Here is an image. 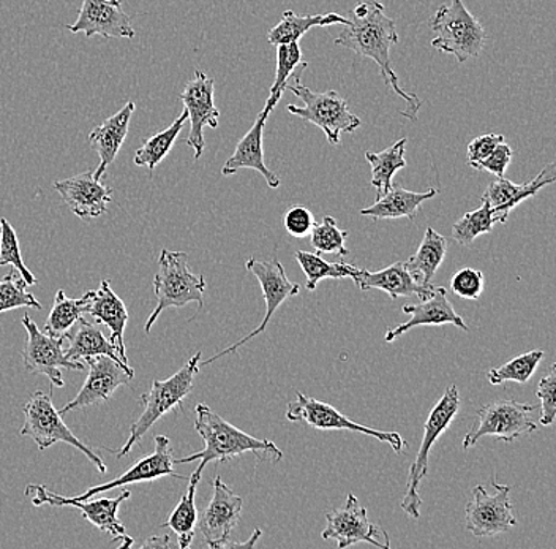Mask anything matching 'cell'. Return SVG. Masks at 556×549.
<instances>
[{
  "label": "cell",
  "mask_w": 556,
  "mask_h": 549,
  "mask_svg": "<svg viewBox=\"0 0 556 549\" xmlns=\"http://www.w3.org/2000/svg\"><path fill=\"white\" fill-rule=\"evenodd\" d=\"M556 180L555 163H548L544 170L533 180L516 184L506 177H498L486 187L484 197L492 208L493 214L498 219L500 224H506L510 211L516 210L520 203L528 198L536 196L539 190L545 186H551Z\"/></svg>",
  "instance_id": "603a6c76"
},
{
  "label": "cell",
  "mask_w": 556,
  "mask_h": 549,
  "mask_svg": "<svg viewBox=\"0 0 556 549\" xmlns=\"http://www.w3.org/2000/svg\"><path fill=\"white\" fill-rule=\"evenodd\" d=\"M7 265L15 267L27 287L38 283L37 277L30 273L21 255L20 239H17L15 228L7 219L2 217L0 219V266Z\"/></svg>",
  "instance_id": "ab89813d"
},
{
  "label": "cell",
  "mask_w": 556,
  "mask_h": 549,
  "mask_svg": "<svg viewBox=\"0 0 556 549\" xmlns=\"http://www.w3.org/2000/svg\"><path fill=\"white\" fill-rule=\"evenodd\" d=\"M538 404H521L516 399L490 402L478 410L471 431L465 436L464 450L475 447L482 437L492 436L503 442H514L520 436L538 429Z\"/></svg>",
  "instance_id": "9c48e42d"
},
{
  "label": "cell",
  "mask_w": 556,
  "mask_h": 549,
  "mask_svg": "<svg viewBox=\"0 0 556 549\" xmlns=\"http://www.w3.org/2000/svg\"><path fill=\"white\" fill-rule=\"evenodd\" d=\"M333 24H343L346 26L348 18L339 13H326V15H295L293 10H287L281 16L280 23L269 30L267 40L270 45L298 43L312 27L333 26Z\"/></svg>",
  "instance_id": "4dcf8cb0"
},
{
  "label": "cell",
  "mask_w": 556,
  "mask_h": 549,
  "mask_svg": "<svg viewBox=\"0 0 556 549\" xmlns=\"http://www.w3.org/2000/svg\"><path fill=\"white\" fill-rule=\"evenodd\" d=\"M307 62L302 58L301 47L299 43L277 45V68L276 79H274L273 88L269 90V99L264 105L263 113H273L274 108L278 105L285 90L288 88L290 76L293 75L295 68L307 67Z\"/></svg>",
  "instance_id": "d590c367"
},
{
  "label": "cell",
  "mask_w": 556,
  "mask_h": 549,
  "mask_svg": "<svg viewBox=\"0 0 556 549\" xmlns=\"http://www.w3.org/2000/svg\"><path fill=\"white\" fill-rule=\"evenodd\" d=\"M156 305L146 322L144 333L149 335L152 326L165 309L184 308L190 302L204 305L206 279L201 274L191 273L189 255L186 252H173L163 249L159 257V273L154 279Z\"/></svg>",
  "instance_id": "277c9868"
},
{
  "label": "cell",
  "mask_w": 556,
  "mask_h": 549,
  "mask_svg": "<svg viewBox=\"0 0 556 549\" xmlns=\"http://www.w3.org/2000/svg\"><path fill=\"white\" fill-rule=\"evenodd\" d=\"M460 392L455 388V385H451L444 392L443 398L438 401V404L430 412L429 419H427L422 444H420L419 451H417L415 462L409 467L405 496H403L402 503H400L403 512L413 520H419L420 516L422 499L419 496V488L422 479L429 474L430 451H432L437 440L440 439L441 434L446 433L452 420L460 410Z\"/></svg>",
  "instance_id": "ba28073f"
},
{
  "label": "cell",
  "mask_w": 556,
  "mask_h": 549,
  "mask_svg": "<svg viewBox=\"0 0 556 549\" xmlns=\"http://www.w3.org/2000/svg\"><path fill=\"white\" fill-rule=\"evenodd\" d=\"M169 535H163V537H151L141 545V548H169Z\"/></svg>",
  "instance_id": "c3c4849f"
},
{
  "label": "cell",
  "mask_w": 556,
  "mask_h": 549,
  "mask_svg": "<svg viewBox=\"0 0 556 549\" xmlns=\"http://www.w3.org/2000/svg\"><path fill=\"white\" fill-rule=\"evenodd\" d=\"M451 287L462 300H478L484 291V274L475 267H464L452 276Z\"/></svg>",
  "instance_id": "ee69618b"
},
{
  "label": "cell",
  "mask_w": 556,
  "mask_h": 549,
  "mask_svg": "<svg viewBox=\"0 0 556 549\" xmlns=\"http://www.w3.org/2000/svg\"><path fill=\"white\" fill-rule=\"evenodd\" d=\"M214 90V79L208 78L203 71H194L193 79L187 83L186 89L180 93L184 110L189 114L191 124L187 145L193 149L194 160L200 159L206 149L204 127L217 128L220 120V111L215 107Z\"/></svg>",
  "instance_id": "e0dca14e"
},
{
  "label": "cell",
  "mask_w": 556,
  "mask_h": 549,
  "mask_svg": "<svg viewBox=\"0 0 556 549\" xmlns=\"http://www.w3.org/2000/svg\"><path fill=\"white\" fill-rule=\"evenodd\" d=\"M26 496L33 500L35 507H75L92 526L111 535L113 541H121V548H128L135 544L134 538L128 537L124 524L117 517L122 502L130 499V491L122 492L116 499L100 497L96 500H79L76 497L59 496L43 485H27Z\"/></svg>",
  "instance_id": "30bf717a"
},
{
  "label": "cell",
  "mask_w": 556,
  "mask_h": 549,
  "mask_svg": "<svg viewBox=\"0 0 556 549\" xmlns=\"http://www.w3.org/2000/svg\"><path fill=\"white\" fill-rule=\"evenodd\" d=\"M514 158L513 149L506 141L500 142L489 158L482 162L476 163L472 169L481 170V172H489L496 177H503L506 173L507 166L510 165V160Z\"/></svg>",
  "instance_id": "bcb514c9"
},
{
  "label": "cell",
  "mask_w": 556,
  "mask_h": 549,
  "mask_svg": "<svg viewBox=\"0 0 556 549\" xmlns=\"http://www.w3.org/2000/svg\"><path fill=\"white\" fill-rule=\"evenodd\" d=\"M242 507V497L236 495L224 479L215 477L214 496L200 521V531L208 548H225L241 520Z\"/></svg>",
  "instance_id": "ac0fdd59"
},
{
  "label": "cell",
  "mask_w": 556,
  "mask_h": 549,
  "mask_svg": "<svg viewBox=\"0 0 556 549\" xmlns=\"http://www.w3.org/2000/svg\"><path fill=\"white\" fill-rule=\"evenodd\" d=\"M287 420L293 423H304V425L319 431H353V433L365 434V436L375 437L391 445L392 450L400 454L408 448V444L403 440L399 433H389V431L371 429L346 419L342 412H339L332 405L318 399L311 398L304 392L295 391V401L290 402L287 408Z\"/></svg>",
  "instance_id": "8fae6325"
},
{
  "label": "cell",
  "mask_w": 556,
  "mask_h": 549,
  "mask_svg": "<svg viewBox=\"0 0 556 549\" xmlns=\"http://www.w3.org/2000/svg\"><path fill=\"white\" fill-rule=\"evenodd\" d=\"M245 266L247 270H249L256 279H258L261 288H263L264 300H266L267 304L266 315H264L263 322H261L258 328L253 329L250 335L242 337L239 342L232 344L228 349L214 354L211 360L203 361V363L200 361V367L208 366V364L220 360V358L238 352V350L241 349L242 346H245L249 340H252L253 337L266 332L267 325H269V322L273 320L274 314H276L277 309L280 308L285 301L290 300V298L298 297V295L301 294V285L291 283V280L288 279L283 265H281V263L276 259H249L247 260Z\"/></svg>",
  "instance_id": "4fadbf2b"
},
{
  "label": "cell",
  "mask_w": 556,
  "mask_h": 549,
  "mask_svg": "<svg viewBox=\"0 0 556 549\" xmlns=\"http://www.w3.org/2000/svg\"><path fill=\"white\" fill-rule=\"evenodd\" d=\"M64 339L68 340V347L65 349V357L68 360L81 361L97 354H108L114 360H121L116 347L104 337L102 329L83 317L65 333Z\"/></svg>",
  "instance_id": "f1b7e54d"
},
{
  "label": "cell",
  "mask_w": 556,
  "mask_h": 549,
  "mask_svg": "<svg viewBox=\"0 0 556 549\" xmlns=\"http://www.w3.org/2000/svg\"><path fill=\"white\" fill-rule=\"evenodd\" d=\"M545 353L542 350H531V352L520 354L507 361L502 367L490 370L486 374L490 384L502 385L504 382H517V384H527L533 374L536 373L539 364L544 360Z\"/></svg>",
  "instance_id": "f35d334b"
},
{
  "label": "cell",
  "mask_w": 556,
  "mask_h": 549,
  "mask_svg": "<svg viewBox=\"0 0 556 549\" xmlns=\"http://www.w3.org/2000/svg\"><path fill=\"white\" fill-rule=\"evenodd\" d=\"M52 186L72 213L79 219L100 217L106 213L108 204L113 200V189L96 179L93 170H87L67 179L55 180Z\"/></svg>",
  "instance_id": "44dd1931"
},
{
  "label": "cell",
  "mask_w": 556,
  "mask_h": 549,
  "mask_svg": "<svg viewBox=\"0 0 556 549\" xmlns=\"http://www.w3.org/2000/svg\"><path fill=\"white\" fill-rule=\"evenodd\" d=\"M89 366V374L85 385L78 395L61 410V415H67L72 410L90 408V405L104 404L113 398L114 392L124 385L130 384L135 377V371L130 364L122 363L121 360L108 357V354H97L86 360Z\"/></svg>",
  "instance_id": "9a60e30c"
},
{
  "label": "cell",
  "mask_w": 556,
  "mask_h": 549,
  "mask_svg": "<svg viewBox=\"0 0 556 549\" xmlns=\"http://www.w3.org/2000/svg\"><path fill=\"white\" fill-rule=\"evenodd\" d=\"M503 141L506 140H504V135L502 134H485L475 138L468 146L469 165L475 166L476 163L482 162V160L489 158L493 149Z\"/></svg>",
  "instance_id": "7dc6e473"
},
{
  "label": "cell",
  "mask_w": 556,
  "mask_h": 549,
  "mask_svg": "<svg viewBox=\"0 0 556 549\" xmlns=\"http://www.w3.org/2000/svg\"><path fill=\"white\" fill-rule=\"evenodd\" d=\"M20 436L30 437L41 451L59 442L72 445L96 465L100 474H106L102 458L72 433L61 412L54 408L51 392L37 391L30 396L24 405V425L21 426Z\"/></svg>",
  "instance_id": "8992f818"
},
{
  "label": "cell",
  "mask_w": 556,
  "mask_h": 549,
  "mask_svg": "<svg viewBox=\"0 0 556 549\" xmlns=\"http://www.w3.org/2000/svg\"><path fill=\"white\" fill-rule=\"evenodd\" d=\"M189 121V114L184 110L180 116L165 130L159 132L154 137L146 138L141 148L135 154V165L148 166V170L154 172L156 166L165 160L166 155L172 151L174 142L182 132L184 125Z\"/></svg>",
  "instance_id": "e575fe53"
},
{
  "label": "cell",
  "mask_w": 556,
  "mask_h": 549,
  "mask_svg": "<svg viewBox=\"0 0 556 549\" xmlns=\"http://www.w3.org/2000/svg\"><path fill=\"white\" fill-rule=\"evenodd\" d=\"M496 222L498 219L493 214L489 201L482 197V207L479 210L467 213L455 222L452 227V238L460 246H469L479 236L492 232Z\"/></svg>",
  "instance_id": "74e56055"
},
{
  "label": "cell",
  "mask_w": 556,
  "mask_h": 549,
  "mask_svg": "<svg viewBox=\"0 0 556 549\" xmlns=\"http://www.w3.org/2000/svg\"><path fill=\"white\" fill-rule=\"evenodd\" d=\"M267 117H269V114L261 111L255 124L252 125V128L247 132L245 137L236 146L235 154L226 160L224 169H222V175L231 176L238 173L239 170H255V172L263 175L270 189H278L280 187V177L276 173L270 172L266 163H264L263 135Z\"/></svg>",
  "instance_id": "d4e9b609"
},
{
  "label": "cell",
  "mask_w": 556,
  "mask_h": 549,
  "mask_svg": "<svg viewBox=\"0 0 556 549\" xmlns=\"http://www.w3.org/2000/svg\"><path fill=\"white\" fill-rule=\"evenodd\" d=\"M203 471L197 467L189 479V488L182 496L176 509L173 510L172 516L168 517L163 526L168 527L177 535L179 548L187 549L191 547L194 538V527H197L198 512L194 497H197L198 483H200Z\"/></svg>",
  "instance_id": "d6a6232c"
},
{
  "label": "cell",
  "mask_w": 556,
  "mask_h": 549,
  "mask_svg": "<svg viewBox=\"0 0 556 549\" xmlns=\"http://www.w3.org/2000/svg\"><path fill=\"white\" fill-rule=\"evenodd\" d=\"M92 297L93 291H87L85 297L73 300L65 295L64 290H59L45 323V333L52 337H64L65 333L86 314Z\"/></svg>",
  "instance_id": "836d02e7"
},
{
  "label": "cell",
  "mask_w": 556,
  "mask_h": 549,
  "mask_svg": "<svg viewBox=\"0 0 556 549\" xmlns=\"http://www.w3.org/2000/svg\"><path fill=\"white\" fill-rule=\"evenodd\" d=\"M261 537V531L256 529L253 532L252 538H250L249 541H245V544H226L225 548H253L256 545V541L260 540Z\"/></svg>",
  "instance_id": "681fc988"
},
{
  "label": "cell",
  "mask_w": 556,
  "mask_h": 549,
  "mask_svg": "<svg viewBox=\"0 0 556 549\" xmlns=\"http://www.w3.org/2000/svg\"><path fill=\"white\" fill-rule=\"evenodd\" d=\"M285 228L294 238H307L316 225L315 215L302 204H293L283 217Z\"/></svg>",
  "instance_id": "f6af8a7d"
},
{
  "label": "cell",
  "mask_w": 556,
  "mask_h": 549,
  "mask_svg": "<svg viewBox=\"0 0 556 549\" xmlns=\"http://www.w3.org/2000/svg\"><path fill=\"white\" fill-rule=\"evenodd\" d=\"M447 239L437 233L434 228L427 227L422 242L415 255L409 257L405 262L406 270L420 285H432L438 267L443 263L447 253Z\"/></svg>",
  "instance_id": "f546056e"
},
{
  "label": "cell",
  "mask_w": 556,
  "mask_h": 549,
  "mask_svg": "<svg viewBox=\"0 0 556 549\" xmlns=\"http://www.w3.org/2000/svg\"><path fill=\"white\" fill-rule=\"evenodd\" d=\"M194 413H197L194 429L204 440L203 451L174 460V465L200 461L198 469L204 471L208 462H226L241 457L243 453H253L258 461H263L264 457L274 462L283 460V453L276 444L270 440L256 439V437L243 433L239 427L232 426L231 423L217 415L208 405L198 404Z\"/></svg>",
  "instance_id": "7a4b0ae2"
},
{
  "label": "cell",
  "mask_w": 556,
  "mask_h": 549,
  "mask_svg": "<svg viewBox=\"0 0 556 549\" xmlns=\"http://www.w3.org/2000/svg\"><path fill=\"white\" fill-rule=\"evenodd\" d=\"M346 18L345 29L336 38V45L371 59L380 67L386 86L392 88L408 105L405 110L400 111V114L416 121L422 102L415 93H408L402 89L399 76L392 68L391 54H389L391 47L399 43L395 21L386 15L384 5L378 0H361L348 13Z\"/></svg>",
  "instance_id": "6da1fadb"
},
{
  "label": "cell",
  "mask_w": 556,
  "mask_h": 549,
  "mask_svg": "<svg viewBox=\"0 0 556 549\" xmlns=\"http://www.w3.org/2000/svg\"><path fill=\"white\" fill-rule=\"evenodd\" d=\"M350 232L340 230L337 227V221L330 215H326L319 224L313 227L311 233V242L313 249L318 253H337L339 257H346L350 250L345 242Z\"/></svg>",
  "instance_id": "60d3db41"
},
{
  "label": "cell",
  "mask_w": 556,
  "mask_h": 549,
  "mask_svg": "<svg viewBox=\"0 0 556 549\" xmlns=\"http://www.w3.org/2000/svg\"><path fill=\"white\" fill-rule=\"evenodd\" d=\"M26 283L16 273H9L0 280V314L15 311V309L29 308L41 311L43 305L35 300L34 295L27 294Z\"/></svg>",
  "instance_id": "b9f144b4"
},
{
  "label": "cell",
  "mask_w": 556,
  "mask_h": 549,
  "mask_svg": "<svg viewBox=\"0 0 556 549\" xmlns=\"http://www.w3.org/2000/svg\"><path fill=\"white\" fill-rule=\"evenodd\" d=\"M326 529L321 537L325 540H336L337 547L345 549L351 545L370 544L377 548L388 549V534L382 527L375 526L368 521L367 509L361 506L359 499L354 495H348L343 509L330 510L326 513Z\"/></svg>",
  "instance_id": "2e32d148"
},
{
  "label": "cell",
  "mask_w": 556,
  "mask_h": 549,
  "mask_svg": "<svg viewBox=\"0 0 556 549\" xmlns=\"http://www.w3.org/2000/svg\"><path fill=\"white\" fill-rule=\"evenodd\" d=\"M495 495H489L484 486L472 489L471 500L465 507V526L475 537H493L509 532L517 524L510 503V486L493 478Z\"/></svg>",
  "instance_id": "5bb4252c"
},
{
  "label": "cell",
  "mask_w": 556,
  "mask_h": 549,
  "mask_svg": "<svg viewBox=\"0 0 556 549\" xmlns=\"http://www.w3.org/2000/svg\"><path fill=\"white\" fill-rule=\"evenodd\" d=\"M429 24L437 34L432 40L434 50L455 55L460 64L478 58L484 50V26L471 15L464 0H451L447 5H441Z\"/></svg>",
  "instance_id": "5b68a950"
},
{
  "label": "cell",
  "mask_w": 556,
  "mask_h": 549,
  "mask_svg": "<svg viewBox=\"0 0 556 549\" xmlns=\"http://www.w3.org/2000/svg\"><path fill=\"white\" fill-rule=\"evenodd\" d=\"M287 89L302 100V107L288 105L287 110L294 116L321 128L330 145H339L342 134H353L363 124L359 116L351 113L346 100L336 90L315 92L302 85L301 76H295L293 85H288Z\"/></svg>",
  "instance_id": "52a82bcc"
},
{
  "label": "cell",
  "mask_w": 556,
  "mask_h": 549,
  "mask_svg": "<svg viewBox=\"0 0 556 549\" xmlns=\"http://www.w3.org/2000/svg\"><path fill=\"white\" fill-rule=\"evenodd\" d=\"M87 314L92 315L99 323L110 328V340L116 347L121 360L128 363L127 354H125L124 333L128 322V312L124 301L114 294L111 288L110 280H102L100 288L93 291L92 301L87 308Z\"/></svg>",
  "instance_id": "4316f807"
},
{
  "label": "cell",
  "mask_w": 556,
  "mask_h": 549,
  "mask_svg": "<svg viewBox=\"0 0 556 549\" xmlns=\"http://www.w3.org/2000/svg\"><path fill=\"white\" fill-rule=\"evenodd\" d=\"M295 260L307 276L305 288L308 291L315 290L323 279H346V277L354 279L359 271V267L348 265V263L326 262L319 253L305 252V250H298Z\"/></svg>",
  "instance_id": "8d00e7d4"
},
{
  "label": "cell",
  "mask_w": 556,
  "mask_h": 549,
  "mask_svg": "<svg viewBox=\"0 0 556 549\" xmlns=\"http://www.w3.org/2000/svg\"><path fill=\"white\" fill-rule=\"evenodd\" d=\"M438 190L430 189L427 192H412V190L403 189L397 184H392L391 189L377 203L365 208L361 211V215L374 219V221H389V219H409L415 221L417 211L420 210L427 200L437 197Z\"/></svg>",
  "instance_id": "83f0119b"
},
{
  "label": "cell",
  "mask_w": 556,
  "mask_h": 549,
  "mask_svg": "<svg viewBox=\"0 0 556 549\" xmlns=\"http://www.w3.org/2000/svg\"><path fill=\"white\" fill-rule=\"evenodd\" d=\"M201 352L194 353L189 363L184 364L176 374L166 380L152 382L151 390L141 396L142 410L137 422L130 427L127 444L114 451L117 458L127 457L135 445L141 442L148 431L166 413L174 409L182 410V401L193 390L194 377L200 371Z\"/></svg>",
  "instance_id": "3957f363"
},
{
  "label": "cell",
  "mask_w": 556,
  "mask_h": 549,
  "mask_svg": "<svg viewBox=\"0 0 556 549\" xmlns=\"http://www.w3.org/2000/svg\"><path fill=\"white\" fill-rule=\"evenodd\" d=\"M354 283L361 290H382L397 300L402 297H419L420 300L432 294L433 285H420L415 277L406 270L405 262L394 263V265L384 267L381 271L359 270L357 271Z\"/></svg>",
  "instance_id": "484cf974"
},
{
  "label": "cell",
  "mask_w": 556,
  "mask_h": 549,
  "mask_svg": "<svg viewBox=\"0 0 556 549\" xmlns=\"http://www.w3.org/2000/svg\"><path fill=\"white\" fill-rule=\"evenodd\" d=\"M402 312L409 315L408 322L402 323L397 328L386 329V342H394L417 326L454 325L468 332L467 323L455 312L444 287H433L429 297L424 298L419 304L403 305Z\"/></svg>",
  "instance_id": "7402d4cb"
},
{
  "label": "cell",
  "mask_w": 556,
  "mask_h": 549,
  "mask_svg": "<svg viewBox=\"0 0 556 549\" xmlns=\"http://www.w3.org/2000/svg\"><path fill=\"white\" fill-rule=\"evenodd\" d=\"M23 326L26 328L27 342L21 350V358L27 373L45 375L50 378L52 387L64 388L62 371L85 370L81 361H72L65 357L64 337H52L40 332L37 323L33 322L27 314L23 317Z\"/></svg>",
  "instance_id": "7c38bea8"
},
{
  "label": "cell",
  "mask_w": 556,
  "mask_h": 549,
  "mask_svg": "<svg viewBox=\"0 0 556 549\" xmlns=\"http://www.w3.org/2000/svg\"><path fill=\"white\" fill-rule=\"evenodd\" d=\"M556 364H552L547 375L539 382L536 396L539 404V423L542 426H551L556 416Z\"/></svg>",
  "instance_id": "7bdbcfd3"
},
{
  "label": "cell",
  "mask_w": 556,
  "mask_h": 549,
  "mask_svg": "<svg viewBox=\"0 0 556 549\" xmlns=\"http://www.w3.org/2000/svg\"><path fill=\"white\" fill-rule=\"evenodd\" d=\"M135 108H137L135 102H128L114 116L108 117L102 125L90 132V146L100 158V165L97 166V170H93L96 179L100 180L106 175V170L113 165L114 160L119 154L122 145H124L128 135V127H130Z\"/></svg>",
  "instance_id": "cb8c5ba5"
},
{
  "label": "cell",
  "mask_w": 556,
  "mask_h": 549,
  "mask_svg": "<svg viewBox=\"0 0 556 549\" xmlns=\"http://www.w3.org/2000/svg\"><path fill=\"white\" fill-rule=\"evenodd\" d=\"M72 34H85L110 38H134L135 27L130 16L122 9L121 0H83L81 10L75 23L68 24Z\"/></svg>",
  "instance_id": "d6986e66"
},
{
  "label": "cell",
  "mask_w": 556,
  "mask_h": 549,
  "mask_svg": "<svg viewBox=\"0 0 556 549\" xmlns=\"http://www.w3.org/2000/svg\"><path fill=\"white\" fill-rule=\"evenodd\" d=\"M406 138H402L381 152H365V159L371 165V186L377 189V200L384 196L392 184L395 173L405 169Z\"/></svg>",
  "instance_id": "1f68e13d"
},
{
  "label": "cell",
  "mask_w": 556,
  "mask_h": 549,
  "mask_svg": "<svg viewBox=\"0 0 556 549\" xmlns=\"http://www.w3.org/2000/svg\"><path fill=\"white\" fill-rule=\"evenodd\" d=\"M173 461L174 458L172 448H169L168 437L156 436L154 453L142 457L127 472H124L121 477L114 478L113 482L92 486L83 495L75 497L79 500L92 499L93 496L100 495V492L113 491V489L122 488V486L134 485V483L155 482V479L165 477L186 479L180 477V475L174 474Z\"/></svg>",
  "instance_id": "ffe728a7"
}]
</instances>
